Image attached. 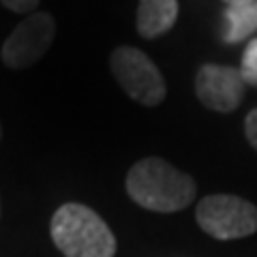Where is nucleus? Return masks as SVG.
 <instances>
[{
    "instance_id": "1",
    "label": "nucleus",
    "mask_w": 257,
    "mask_h": 257,
    "mask_svg": "<svg viewBox=\"0 0 257 257\" xmlns=\"http://www.w3.org/2000/svg\"><path fill=\"white\" fill-rule=\"evenodd\" d=\"M195 180L172 163L148 157L126 174V193L135 204L152 212H178L195 199Z\"/></svg>"
},
{
    "instance_id": "2",
    "label": "nucleus",
    "mask_w": 257,
    "mask_h": 257,
    "mask_svg": "<svg viewBox=\"0 0 257 257\" xmlns=\"http://www.w3.org/2000/svg\"><path fill=\"white\" fill-rule=\"evenodd\" d=\"M52 240L64 257H114L116 238L92 208L69 202L52 216Z\"/></svg>"
},
{
    "instance_id": "3",
    "label": "nucleus",
    "mask_w": 257,
    "mask_h": 257,
    "mask_svg": "<svg viewBox=\"0 0 257 257\" xmlns=\"http://www.w3.org/2000/svg\"><path fill=\"white\" fill-rule=\"evenodd\" d=\"M109 67L120 88L133 101L148 107L163 103L167 94L165 79L157 69V64L142 50H135V47H128V45L118 47V50L111 52Z\"/></svg>"
},
{
    "instance_id": "4",
    "label": "nucleus",
    "mask_w": 257,
    "mask_h": 257,
    "mask_svg": "<svg viewBox=\"0 0 257 257\" xmlns=\"http://www.w3.org/2000/svg\"><path fill=\"white\" fill-rule=\"evenodd\" d=\"M197 225L216 240H238L257 231V208L236 195H208L197 204Z\"/></svg>"
},
{
    "instance_id": "5",
    "label": "nucleus",
    "mask_w": 257,
    "mask_h": 257,
    "mask_svg": "<svg viewBox=\"0 0 257 257\" xmlns=\"http://www.w3.org/2000/svg\"><path fill=\"white\" fill-rule=\"evenodd\" d=\"M56 35V24L50 13L35 11L28 18H24L13 28L9 39L3 45V62L9 69H28L39 62L52 47Z\"/></svg>"
},
{
    "instance_id": "6",
    "label": "nucleus",
    "mask_w": 257,
    "mask_h": 257,
    "mask_svg": "<svg viewBox=\"0 0 257 257\" xmlns=\"http://www.w3.org/2000/svg\"><path fill=\"white\" fill-rule=\"evenodd\" d=\"M195 92L212 111H234L244 94V79L240 71L234 67H221V64H204L195 77Z\"/></svg>"
},
{
    "instance_id": "7",
    "label": "nucleus",
    "mask_w": 257,
    "mask_h": 257,
    "mask_svg": "<svg viewBox=\"0 0 257 257\" xmlns=\"http://www.w3.org/2000/svg\"><path fill=\"white\" fill-rule=\"evenodd\" d=\"M178 18V0H140L138 32L144 39L165 35Z\"/></svg>"
},
{
    "instance_id": "8",
    "label": "nucleus",
    "mask_w": 257,
    "mask_h": 257,
    "mask_svg": "<svg viewBox=\"0 0 257 257\" xmlns=\"http://www.w3.org/2000/svg\"><path fill=\"white\" fill-rule=\"evenodd\" d=\"M257 32V0L248 3L227 5L225 9V32L223 41L225 43H240L246 41Z\"/></svg>"
},
{
    "instance_id": "9",
    "label": "nucleus",
    "mask_w": 257,
    "mask_h": 257,
    "mask_svg": "<svg viewBox=\"0 0 257 257\" xmlns=\"http://www.w3.org/2000/svg\"><path fill=\"white\" fill-rule=\"evenodd\" d=\"M240 75H242L244 84L257 86V39H253L246 45L244 56H242V64H240Z\"/></svg>"
},
{
    "instance_id": "10",
    "label": "nucleus",
    "mask_w": 257,
    "mask_h": 257,
    "mask_svg": "<svg viewBox=\"0 0 257 257\" xmlns=\"http://www.w3.org/2000/svg\"><path fill=\"white\" fill-rule=\"evenodd\" d=\"M0 3L9 11H15V13H32L41 0H0Z\"/></svg>"
},
{
    "instance_id": "11",
    "label": "nucleus",
    "mask_w": 257,
    "mask_h": 257,
    "mask_svg": "<svg viewBox=\"0 0 257 257\" xmlns=\"http://www.w3.org/2000/svg\"><path fill=\"white\" fill-rule=\"evenodd\" d=\"M244 133H246V140L248 144L257 150V109H251L246 114V120H244Z\"/></svg>"
},
{
    "instance_id": "12",
    "label": "nucleus",
    "mask_w": 257,
    "mask_h": 257,
    "mask_svg": "<svg viewBox=\"0 0 257 257\" xmlns=\"http://www.w3.org/2000/svg\"><path fill=\"white\" fill-rule=\"evenodd\" d=\"M223 3H227V5H238V3H248V0H223Z\"/></svg>"
},
{
    "instance_id": "13",
    "label": "nucleus",
    "mask_w": 257,
    "mask_h": 257,
    "mask_svg": "<svg viewBox=\"0 0 257 257\" xmlns=\"http://www.w3.org/2000/svg\"><path fill=\"white\" fill-rule=\"evenodd\" d=\"M0 140H3V126H0Z\"/></svg>"
}]
</instances>
